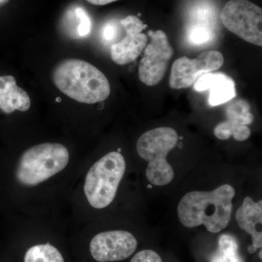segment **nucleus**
<instances>
[{
    "mask_svg": "<svg viewBox=\"0 0 262 262\" xmlns=\"http://www.w3.org/2000/svg\"><path fill=\"white\" fill-rule=\"evenodd\" d=\"M235 190L223 184L211 192L192 191L179 202L178 216L188 228L204 225L208 232L219 233L228 226L232 211Z\"/></svg>",
    "mask_w": 262,
    "mask_h": 262,
    "instance_id": "nucleus-1",
    "label": "nucleus"
},
{
    "mask_svg": "<svg viewBox=\"0 0 262 262\" xmlns=\"http://www.w3.org/2000/svg\"><path fill=\"white\" fill-rule=\"evenodd\" d=\"M53 80L66 96L87 104L105 101L111 92L106 76L94 65L82 60L60 62L53 70Z\"/></svg>",
    "mask_w": 262,
    "mask_h": 262,
    "instance_id": "nucleus-2",
    "label": "nucleus"
},
{
    "mask_svg": "<svg viewBox=\"0 0 262 262\" xmlns=\"http://www.w3.org/2000/svg\"><path fill=\"white\" fill-rule=\"evenodd\" d=\"M179 136L172 127L146 131L136 144L138 154L147 162L146 178L155 186L168 185L174 178L173 169L167 161L168 153L177 145Z\"/></svg>",
    "mask_w": 262,
    "mask_h": 262,
    "instance_id": "nucleus-3",
    "label": "nucleus"
},
{
    "mask_svg": "<svg viewBox=\"0 0 262 262\" xmlns=\"http://www.w3.org/2000/svg\"><path fill=\"white\" fill-rule=\"evenodd\" d=\"M70 161L65 146L44 143L29 148L20 156L15 177L20 184L34 187L62 171Z\"/></svg>",
    "mask_w": 262,
    "mask_h": 262,
    "instance_id": "nucleus-4",
    "label": "nucleus"
},
{
    "mask_svg": "<svg viewBox=\"0 0 262 262\" xmlns=\"http://www.w3.org/2000/svg\"><path fill=\"white\" fill-rule=\"evenodd\" d=\"M126 169L125 158L118 151H111L98 160L86 176L84 192L91 206L102 209L116 196Z\"/></svg>",
    "mask_w": 262,
    "mask_h": 262,
    "instance_id": "nucleus-5",
    "label": "nucleus"
},
{
    "mask_svg": "<svg viewBox=\"0 0 262 262\" xmlns=\"http://www.w3.org/2000/svg\"><path fill=\"white\" fill-rule=\"evenodd\" d=\"M222 23L246 42L262 46V10L248 0H229L220 13Z\"/></svg>",
    "mask_w": 262,
    "mask_h": 262,
    "instance_id": "nucleus-6",
    "label": "nucleus"
},
{
    "mask_svg": "<svg viewBox=\"0 0 262 262\" xmlns=\"http://www.w3.org/2000/svg\"><path fill=\"white\" fill-rule=\"evenodd\" d=\"M147 37L150 41L143 51L139 77L146 85L155 86L165 77L169 62L173 56V50L163 31L150 30Z\"/></svg>",
    "mask_w": 262,
    "mask_h": 262,
    "instance_id": "nucleus-7",
    "label": "nucleus"
},
{
    "mask_svg": "<svg viewBox=\"0 0 262 262\" xmlns=\"http://www.w3.org/2000/svg\"><path fill=\"white\" fill-rule=\"evenodd\" d=\"M224 62L223 55L217 51L203 52L195 58L181 57L172 66L170 87L175 90L188 89L201 76L220 70Z\"/></svg>",
    "mask_w": 262,
    "mask_h": 262,
    "instance_id": "nucleus-8",
    "label": "nucleus"
},
{
    "mask_svg": "<svg viewBox=\"0 0 262 262\" xmlns=\"http://www.w3.org/2000/svg\"><path fill=\"white\" fill-rule=\"evenodd\" d=\"M137 239L127 231L113 230L96 234L90 244V251L98 262L122 261L137 248Z\"/></svg>",
    "mask_w": 262,
    "mask_h": 262,
    "instance_id": "nucleus-9",
    "label": "nucleus"
},
{
    "mask_svg": "<svg viewBox=\"0 0 262 262\" xmlns=\"http://www.w3.org/2000/svg\"><path fill=\"white\" fill-rule=\"evenodd\" d=\"M227 120L215 126L214 135L220 140H227L233 136L236 141L247 140L251 134L248 125L253 122L249 103L245 100H237L226 108Z\"/></svg>",
    "mask_w": 262,
    "mask_h": 262,
    "instance_id": "nucleus-10",
    "label": "nucleus"
},
{
    "mask_svg": "<svg viewBox=\"0 0 262 262\" xmlns=\"http://www.w3.org/2000/svg\"><path fill=\"white\" fill-rule=\"evenodd\" d=\"M193 85L198 92L209 90L208 103L211 106L224 104L237 96L235 82L232 77L223 72L204 74L196 80Z\"/></svg>",
    "mask_w": 262,
    "mask_h": 262,
    "instance_id": "nucleus-11",
    "label": "nucleus"
},
{
    "mask_svg": "<svg viewBox=\"0 0 262 262\" xmlns=\"http://www.w3.org/2000/svg\"><path fill=\"white\" fill-rule=\"evenodd\" d=\"M236 220L241 229L252 237V246L248 247L250 253H254L262 246V201L254 202L246 196L236 212Z\"/></svg>",
    "mask_w": 262,
    "mask_h": 262,
    "instance_id": "nucleus-12",
    "label": "nucleus"
},
{
    "mask_svg": "<svg viewBox=\"0 0 262 262\" xmlns=\"http://www.w3.org/2000/svg\"><path fill=\"white\" fill-rule=\"evenodd\" d=\"M31 106L29 96L17 85L13 76L0 77V110L5 114L15 111L27 112Z\"/></svg>",
    "mask_w": 262,
    "mask_h": 262,
    "instance_id": "nucleus-13",
    "label": "nucleus"
},
{
    "mask_svg": "<svg viewBox=\"0 0 262 262\" xmlns=\"http://www.w3.org/2000/svg\"><path fill=\"white\" fill-rule=\"evenodd\" d=\"M125 32V37L111 46L112 59L118 65H126L135 61L148 43L147 35L144 33Z\"/></svg>",
    "mask_w": 262,
    "mask_h": 262,
    "instance_id": "nucleus-14",
    "label": "nucleus"
},
{
    "mask_svg": "<svg viewBox=\"0 0 262 262\" xmlns=\"http://www.w3.org/2000/svg\"><path fill=\"white\" fill-rule=\"evenodd\" d=\"M218 248L210 257L211 262H244L238 253L237 239L230 234H224L219 239Z\"/></svg>",
    "mask_w": 262,
    "mask_h": 262,
    "instance_id": "nucleus-15",
    "label": "nucleus"
},
{
    "mask_svg": "<svg viewBox=\"0 0 262 262\" xmlns=\"http://www.w3.org/2000/svg\"><path fill=\"white\" fill-rule=\"evenodd\" d=\"M24 262H65L60 251L49 244L36 245L29 248Z\"/></svg>",
    "mask_w": 262,
    "mask_h": 262,
    "instance_id": "nucleus-16",
    "label": "nucleus"
},
{
    "mask_svg": "<svg viewBox=\"0 0 262 262\" xmlns=\"http://www.w3.org/2000/svg\"><path fill=\"white\" fill-rule=\"evenodd\" d=\"M187 37L189 42L196 46L206 44L213 38L211 29L205 24L198 23L188 29Z\"/></svg>",
    "mask_w": 262,
    "mask_h": 262,
    "instance_id": "nucleus-17",
    "label": "nucleus"
},
{
    "mask_svg": "<svg viewBox=\"0 0 262 262\" xmlns=\"http://www.w3.org/2000/svg\"><path fill=\"white\" fill-rule=\"evenodd\" d=\"M75 11L76 16L79 20L77 29V35L82 38L88 37L91 31V18L84 8L77 7Z\"/></svg>",
    "mask_w": 262,
    "mask_h": 262,
    "instance_id": "nucleus-18",
    "label": "nucleus"
},
{
    "mask_svg": "<svg viewBox=\"0 0 262 262\" xmlns=\"http://www.w3.org/2000/svg\"><path fill=\"white\" fill-rule=\"evenodd\" d=\"M120 31L115 22H108L103 26L101 30V38L106 44L113 45L120 41Z\"/></svg>",
    "mask_w": 262,
    "mask_h": 262,
    "instance_id": "nucleus-19",
    "label": "nucleus"
},
{
    "mask_svg": "<svg viewBox=\"0 0 262 262\" xmlns=\"http://www.w3.org/2000/svg\"><path fill=\"white\" fill-rule=\"evenodd\" d=\"M130 262H163L158 253L151 250H144L136 253Z\"/></svg>",
    "mask_w": 262,
    "mask_h": 262,
    "instance_id": "nucleus-20",
    "label": "nucleus"
},
{
    "mask_svg": "<svg viewBox=\"0 0 262 262\" xmlns=\"http://www.w3.org/2000/svg\"><path fill=\"white\" fill-rule=\"evenodd\" d=\"M86 1L94 5H106L118 0H86Z\"/></svg>",
    "mask_w": 262,
    "mask_h": 262,
    "instance_id": "nucleus-21",
    "label": "nucleus"
},
{
    "mask_svg": "<svg viewBox=\"0 0 262 262\" xmlns=\"http://www.w3.org/2000/svg\"><path fill=\"white\" fill-rule=\"evenodd\" d=\"M9 0H0V5L5 4V3H8Z\"/></svg>",
    "mask_w": 262,
    "mask_h": 262,
    "instance_id": "nucleus-22",
    "label": "nucleus"
},
{
    "mask_svg": "<svg viewBox=\"0 0 262 262\" xmlns=\"http://www.w3.org/2000/svg\"><path fill=\"white\" fill-rule=\"evenodd\" d=\"M260 258L261 259V251H260Z\"/></svg>",
    "mask_w": 262,
    "mask_h": 262,
    "instance_id": "nucleus-23",
    "label": "nucleus"
}]
</instances>
